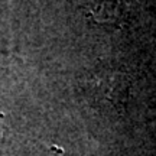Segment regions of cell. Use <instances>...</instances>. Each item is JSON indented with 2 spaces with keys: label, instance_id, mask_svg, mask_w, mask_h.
Here are the masks:
<instances>
[{
  "label": "cell",
  "instance_id": "obj_1",
  "mask_svg": "<svg viewBox=\"0 0 156 156\" xmlns=\"http://www.w3.org/2000/svg\"><path fill=\"white\" fill-rule=\"evenodd\" d=\"M90 87L98 93L103 100H107L116 104L119 100H123L126 93V77L117 71H101L91 78Z\"/></svg>",
  "mask_w": 156,
  "mask_h": 156
},
{
  "label": "cell",
  "instance_id": "obj_2",
  "mask_svg": "<svg viewBox=\"0 0 156 156\" xmlns=\"http://www.w3.org/2000/svg\"><path fill=\"white\" fill-rule=\"evenodd\" d=\"M84 13L93 23L116 26L123 17L122 0H85Z\"/></svg>",
  "mask_w": 156,
  "mask_h": 156
}]
</instances>
